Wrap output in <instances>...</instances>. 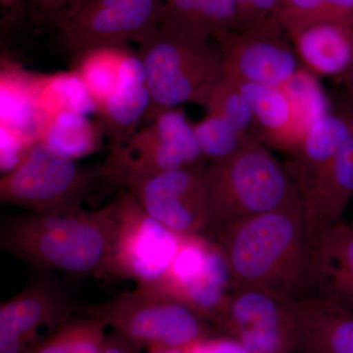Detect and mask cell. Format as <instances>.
<instances>
[{"instance_id": "20", "label": "cell", "mask_w": 353, "mask_h": 353, "mask_svg": "<svg viewBox=\"0 0 353 353\" xmlns=\"http://www.w3.org/2000/svg\"><path fill=\"white\" fill-rule=\"evenodd\" d=\"M353 138V110L323 114L309 127L287 165L299 190Z\"/></svg>"}, {"instance_id": "23", "label": "cell", "mask_w": 353, "mask_h": 353, "mask_svg": "<svg viewBox=\"0 0 353 353\" xmlns=\"http://www.w3.org/2000/svg\"><path fill=\"white\" fill-rule=\"evenodd\" d=\"M105 136L101 123L88 115L62 112L44 119L39 131L38 143H43L72 159L90 157L101 150Z\"/></svg>"}, {"instance_id": "34", "label": "cell", "mask_w": 353, "mask_h": 353, "mask_svg": "<svg viewBox=\"0 0 353 353\" xmlns=\"http://www.w3.org/2000/svg\"><path fill=\"white\" fill-rule=\"evenodd\" d=\"M143 348L124 336L112 331L108 334L102 353H141Z\"/></svg>"}, {"instance_id": "24", "label": "cell", "mask_w": 353, "mask_h": 353, "mask_svg": "<svg viewBox=\"0 0 353 353\" xmlns=\"http://www.w3.org/2000/svg\"><path fill=\"white\" fill-rule=\"evenodd\" d=\"M132 52L128 46H110L90 48L75 55L74 71L87 87L97 110L120 87Z\"/></svg>"}, {"instance_id": "13", "label": "cell", "mask_w": 353, "mask_h": 353, "mask_svg": "<svg viewBox=\"0 0 353 353\" xmlns=\"http://www.w3.org/2000/svg\"><path fill=\"white\" fill-rule=\"evenodd\" d=\"M39 272L0 305V353H25L73 318L77 306L68 292Z\"/></svg>"}, {"instance_id": "31", "label": "cell", "mask_w": 353, "mask_h": 353, "mask_svg": "<svg viewBox=\"0 0 353 353\" xmlns=\"http://www.w3.org/2000/svg\"><path fill=\"white\" fill-rule=\"evenodd\" d=\"M281 1L282 0H236V31L252 29L268 21L277 20Z\"/></svg>"}, {"instance_id": "37", "label": "cell", "mask_w": 353, "mask_h": 353, "mask_svg": "<svg viewBox=\"0 0 353 353\" xmlns=\"http://www.w3.org/2000/svg\"><path fill=\"white\" fill-rule=\"evenodd\" d=\"M148 353H197L194 345L190 347L180 348H152L148 350Z\"/></svg>"}, {"instance_id": "38", "label": "cell", "mask_w": 353, "mask_h": 353, "mask_svg": "<svg viewBox=\"0 0 353 353\" xmlns=\"http://www.w3.org/2000/svg\"><path fill=\"white\" fill-rule=\"evenodd\" d=\"M352 226H353V222H352Z\"/></svg>"}, {"instance_id": "33", "label": "cell", "mask_w": 353, "mask_h": 353, "mask_svg": "<svg viewBox=\"0 0 353 353\" xmlns=\"http://www.w3.org/2000/svg\"><path fill=\"white\" fill-rule=\"evenodd\" d=\"M2 9V28H12L23 20L27 9V0H0Z\"/></svg>"}, {"instance_id": "25", "label": "cell", "mask_w": 353, "mask_h": 353, "mask_svg": "<svg viewBox=\"0 0 353 353\" xmlns=\"http://www.w3.org/2000/svg\"><path fill=\"white\" fill-rule=\"evenodd\" d=\"M36 106L44 119L62 112L88 115L97 108L82 79L75 71L43 74Z\"/></svg>"}, {"instance_id": "21", "label": "cell", "mask_w": 353, "mask_h": 353, "mask_svg": "<svg viewBox=\"0 0 353 353\" xmlns=\"http://www.w3.org/2000/svg\"><path fill=\"white\" fill-rule=\"evenodd\" d=\"M150 104L145 71L139 69L129 72L118 90L95 112L110 139V146L119 145L139 129Z\"/></svg>"}, {"instance_id": "2", "label": "cell", "mask_w": 353, "mask_h": 353, "mask_svg": "<svg viewBox=\"0 0 353 353\" xmlns=\"http://www.w3.org/2000/svg\"><path fill=\"white\" fill-rule=\"evenodd\" d=\"M117 214L112 199L95 210L32 213L2 222L1 248L36 270L113 282Z\"/></svg>"}, {"instance_id": "16", "label": "cell", "mask_w": 353, "mask_h": 353, "mask_svg": "<svg viewBox=\"0 0 353 353\" xmlns=\"http://www.w3.org/2000/svg\"><path fill=\"white\" fill-rule=\"evenodd\" d=\"M353 310V226L345 220L312 238L309 296Z\"/></svg>"}, {"instance_id": "6", "label": "cell", "mask_w": 353, "mask_h": 353, "mask_svg": "<svg viewBox=\"0 0 353 353\" xmlns=\"http://www.w3.org/2000/svg\"><path fill=\"white\" fill-rule=\"evenodd\" d=\"M103 167H85L43 143L32 146L22 163L0 180L2 203L32 213L80 210Z\"/></svg>"}, {"instance_id": "26", "label": "cell", "mask_w": 353, "mask_h": 353, "mask_svg": "<svg viewBox=\"0 0 353 353\" xmlns=\"http://www.w3.org/2000/svg\"><path fill=\"white\" fill-rule=\"evenodd\" d=\"M108 327L92 318H72L25 353H102Z\"/></svg>"}, {"instance_id": "9", "label": "cell", "mask_w": 353, "mask_h": 353, "mask_svg": "<svg viewBox=\"0 0 353 353\" xmlns=\"http://www.w3.org/2000/svg\"><path fill=\"white\" fill-rule=\"evenodd\" d=\"M114 201L117 232L112 281L132 280L138 287L154 288L170 266L180 234L153 219L127 190L122 189Z\"/></svg>"}, {"instance_id": "27", "label": "cell", "mask_w": 353, "mask_h": 353, "mask_svg": "<svg viewBox=\"0 0 353 353\" xmlns=\"http://www.w3.org/2000/svg\"><path fill=\"white\" fill-rule=\"evenodd\" d=\"M277 21L289 34L316 23L353 27V0H282Z\"/></svg>"}, {"instance_id": "35", "label": "cell", "mask_w": 353, "mask_h": 353, "mask_svg": "<svg viewBox=\"0 0 353 353\" xmlns=\"http://www.w3.org/2000/svg\"><path fill=\"white\" fill-rule=\"evenodd\" d=\"M36 2L37 6L43 11V12L54 15L57 17L63 11L69 8L76 0H32Z\"/></svg>"}, {"instance_id": "12", "label": "cell", "mask_w": 353, "mask_h": 353, "mask_svg": "<svg viewBox=\"0 0 353 353\" xmlns=\"http://www.w3.org/2000/svg\"><path fill=\"white\" fill-rule=\"evenodd\" d=\"M214 41L222 52L225 77L230 80L282 88L301 71L296 48L277 20L243 31L222 32Z\"/></svg>"}, {"instance_id": "4", "label": "cell", "mask_w": 353, "mask_h": 353, "mask_svg": "<svg viewBox=\"0 0 353 353\" xmlns=\"http://www.w3.org/2000/svg\"><path fill=\"white\" fill-rule=\"evenodd\" d=\"M150 104L145 121L185 103L206 106L224 79L223 55L212 39L160 24L139 44Z\"/></svg>"}, {"instance_id": "32", "label": "cell", "mask_w": 353, "mask_h": 353, "mask_svg": "<svg viewBox=\"0 0 353 353\" xmlns=\"http://www.w3.org/2000/svg\"><path fill=\"white\" fill-rule=\"evenodd\" d=\"M197 353H250L239 341L230 338H211L194 343Z\"/></svg>"}, {"instance_id": "36", "label": "cell", "mask_w": 353, "mask_h": 353, "mask_svg": "<svg viewBox=\"0 0 353 353\" xmlns=\"http://www.w3.org/2000/svg\"><path fill=\"white\" fill-rule=\"evenodd\" d=\"M345 85V90H347L348 99L350 101V108L353 110V64L352 66L348 69L345 75L341 78Z\"/></svg>"}, {"instance_id": "15", "label": "cell", "mask_w": 353, "mask_h": 353, "mask_svg": "<svg viewBox=\"0 0 353 353\" xmlns=\"http://www.w3.org/2000/svg\"><path fill=\"white\" fill-rule=\"evenodd\" d=\"M292 353H353V310L316 296L289 299Z\"/></svg>"}, {"instance_id": "3", "label": "cell", "mask_w": 353, "mask_h": 353, "mask_svg": "<svg viewBox=\"0 0 353 353\" xmlns=\"http://www.w3.org/2000/svg\"><path fill=\"white\" fill-rule=\"evenodd\" d=\"M211 234L228 225L264 214L301 199L287 165L252 139L226 159L205 166Z\"/></svg>"}, {"instance_id": "8", "label": "cell", "mask_w": 353, "mask_h": 353, "mask_svg": "<svg viewBox=\"0 0 353 353\" xmlns=\"http://www.w3.org/2000/svg\"><path fill=\"white\" fill-rule=\"evenodd\" d=\"M162 0H76L57 17L74 54L101 46L141 44L161 24Z\"/></svg>"}, {"instance_id": "22", "label": "cell", "mask_w": 353, "mask_h": 353, "mask_svg": "<svg viewBox=\"0 0 353 353\" xmlns=\"http://www.w3.org/2000/svg\"><path fill=\"white\" fill-rule=\"evenodd\" d=\"M161 24L214 39L238 30L236 0H163Z\"/></svg>"}, {"instance_id": "7", "label": "cell", "mask_w": 353, "mask_h": 353, "mask_svg": "<svg viewBox=\"0 0 353 353\" xmlns=\"http://www.w3.org/2000/svg\"><path fill=\"white\" fill-rule=\"evenodd\" d=\"M204 160L192 123L176 108L158 114L119 145L110 146L102 167L104 180L118 185L126 176L187 168Z\"/></svg>"}, {"instance_id": "11", "label": "cell", "mask_w": 353, "mask_h": 353, "mask_svg": "<svg viewBox=\"0 0 353 353\" xmlns=\"http://www.w3.org/2000/svg\"><path fill=\"white\" fill-rule=\"evenodd\" d=\"M118 185L153 219L178 234L208 233L210 218L203 164L158 173L129 175Z\"/></svg>"}, {"instance_id": "29", "label": "cell", "mask_w": 353, "mask_h": 353, "mask_svg": "<svg viewBox=\"0 0 353 353\" xmlns=\"http://www.w3.org/2000/svg\"><path fill=\"white\" fill-rule=\"evenodd\" d=\"M206 108L208 111L220 114L241 132L259 139L250 104L241 90L226 77L215 88Z\"/></svg>"}, {"instance_id": "30", "label": "cell", "mask_w": 353, "mask_h": 353, "mask_svg": "<svg viewBox=\"0 0 353 353\" xmlns=\"http://www.w3.org/2000/svg\"><path fill=\"white\" fill-rule=\"evenodd\" d=\"M34 145L19 132L0 126V167L2 174L6 175L15 170Z\"/></svg>"}, {"instance_id": "5", "label": "cell", "mask_w": 353, "mask_h": 353, "mask_svg": "<svg viewBox=\"0 0 353 353\" xmlns=\"http://www.w3.org/2000/svg\"><path fill=\"white\" fill-rule=\"evenodd\" d=\"M79 312L146 350L190 347L213 336L212 323L204 316L152 288L137 287Z\"/></svg>"}, {"instance_id": "10", "label": "cell", "mask_w": 353, "mask_h": 353, "mask_svg": "<svg viewBox=\"0 0 353 353\" xmlns=\"http://www.w3.org/2000/svg\"><path fill=\"white\" fill-rule=\"evenodd\" d=\"M233 281L217 241L204 234H180L168 270L154 288L214 324Z\"/></svg>"}, {"instance_id": "28", "label": "cell", "mask_w": 353, "mask_h": 353, "mask_svg": "<svg viewBox=\"0 0 353 353\" xmlns=\"http://www.w3.org/2000/svg\"><path fill=\"white\" fill-rule=\"evenodd\" d=\"M192 127L202 155L210 162L226 159L252 139H257L241 132L220 114L212 111H208L199 122L192 123Z\"/></svg>"}, {"instance_id": "18", "label": "cell", "mask_w": 353, "mask_h": 353, "mask_svg": "<svg viewBox=\"0 0 353 353\" xmlns=\"http://www.w3.org/2000/svg\"><path fill=\"white\" fill-rule=\"evenodd\" d=\"M301 63L317 75L343 78L353 64V27L324 22L289 34Z\"/></svg>"}, {"instance_id": "1", "label": "cell", "mask_w": 353, "mask_h": 353, "mask_svg": "<svg viewBox=\"0 0 353 353\" xmlns=\"http://www.w3.org/2000/svg\"><path fill=\"white\" fill-rule=\"evenodd\" d=\"M211 236L224 253L234 284L287 299L309 296L313 236L304 219L301 199L228 225Z\"/></svg>"}, {"instance_id": "14", "label": "cell", "mask_w": 353, "mask_h": 353, "mask_svg": "<svg viewBox=\"0 0 353 353\" xmlns=\"http://www.w3.org/2000/svg\"><path fill=\"white\" fill-rule=\"evenodd\" d=\"M288 301L233 283L214 325L250 353H292Z\"/></svg>"}, {"instance_id": "19", "label": "cell", "mask_w": 353, "mask_h": 353, "mask_svg": "<svg viewBox=\"0 0 353 353\" xmlns=\"http://www.w3.org/2000/svg\"><path fill=\"white\" fill-rule=\"evenodd\" d=\"M43 74L34 73L7 57L1 58L0 71V126L19 132L38 143L44 118L36 106Z\"/></svg>"}, {"instance_id": "17", "label": "cell", "mask_w": 353, "mask_h": 353, "mask_svg": "<svg viewBox=\"0 0 353 353\" xmlns=\"http://www.w3.org/2000/svg\"><path fill=\"white\" fill-rule=\"evenodd\" d=\"M304 219L314 236L343 220L353 197V138L301 190Z\"/></svg>"}]
</instances>
